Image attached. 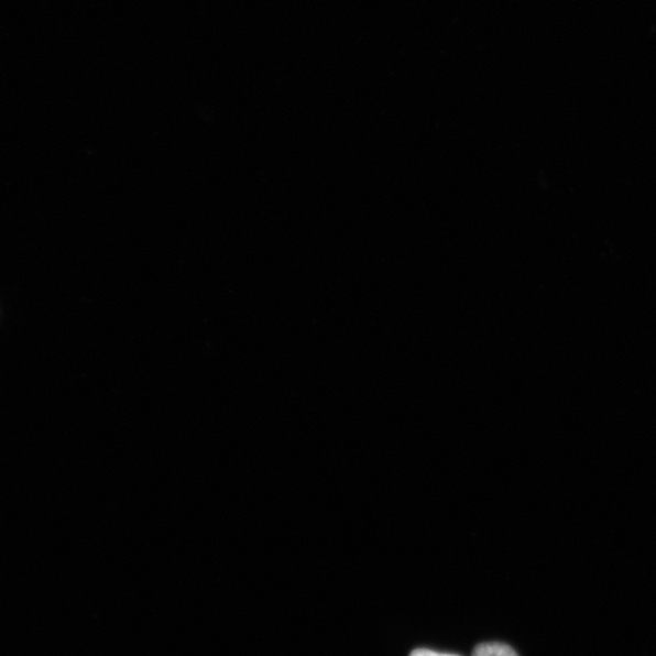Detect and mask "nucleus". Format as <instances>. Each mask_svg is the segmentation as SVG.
<instances>
[{"instance_id": "nucleus-1", "label": "nucleus", "mask_w": 656, "mask_h": 656, "mask_svg": "<svg viewBox=\"0 0 656 656\" xmlns=\"http://www.w3.org/2000/svg\"><path fill=\"white\" fill-rule=\"evenodd\" d=\"M472 656H518L507 644L482 643L474 648Z\"/></svg>"}, {"instance_id": "nucleus-2", "label": "nucleus", "mask_w": 656, "mask_h": 656, "mask_svg": "<svg viewBox=\"0 0 656 656\" xmlns=\"http://www.w3.org/2000/svg\"><path fill=\"white\" fill-rule=\"evenodd\" d=\"M409 656H460V655L438 653V652L429 650V649H416L412 654H409Z\"/></svg>"}]
</instances>
